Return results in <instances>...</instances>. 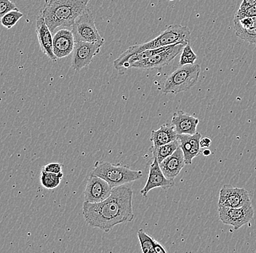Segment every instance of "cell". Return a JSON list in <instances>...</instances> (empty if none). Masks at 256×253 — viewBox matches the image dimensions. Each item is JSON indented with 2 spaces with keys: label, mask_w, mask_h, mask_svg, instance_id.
I'll use <instances>...</instances> for the list:
<instances>
[{
  "label": "cell",
  "mask_w": 256,
  "mask_h": 253,
  "mask_svg": "<svg viewBox=\"0 0 256 253\" xmlns=\"http://www.w3.org/2000/svg\"><path fill=\"white\" fill-rule=\"evenodd\" d=\"M252 205L250 196L246 189L225 185L219 193L218 206L241 208Z\"/></svg>",
  "instance_id": "obj_10"
},
{
  "label": "cell",
  "mask_w": 256,
  "mask_h": 253,
  "mask_svg": "<svg viewBox=\"0 0 256 253\" xmlns=\"http://www.w3.org/2000/svg\"><path fill=\"white\" fill-rule=\"evenodd\" d=\"M72 32L75 42H105L96 27L95 19L92 16V11L88 8L76 19L72 25Z\"/></svg>",
  "instance_id": "obj_6"
},
{
  "label": "cell",
  "mask_w": 256,
  "mask_h": 253,
  "mask_svg": "<svg viewBox=\"0 0 256 253\" xmlns=\"http://www.w3.org/2000/svg\"><path fill=\"white\" fill-rule=\"evenodd\" d=\"M200 73V65L180 66L166 78L161 91L164 94H177L188 91L198 83Z\"/></svg>",
  "instance_id": "obj_5"
},
{
  "label": "cell",
  "mask_w": 256,
  "mask_h": 253,
  "mask_svg": "<svg viewBox=\"0 0 256 253\" xmlns=\"http://www.w3.org/2000/svg\"><path fill=\"white\" fill-rule=\"evenodd\" d=\"M190 40L191 31L188 27L179 25H170L164 32L160 34L159 36L152 40L151 41L143 44H136L130 46L114 61V66L118 71L128 58L134 54H140L146 50L158 49L176 44L186 45L187 43H190Z\"/></svg>",
  "instance_id": "obj_3"
},
{
  "label": "cell",
  "mask_w": 256,
  "mask_h": 253,
  "mask_svg": "<svg viewBox=\"0 0 256 253\" xmlns=\"http://www.w3.org/2000/svg\"><path fill=\"white\" fill-rule=\"evenodd\" d=\"M196 59H198V56L194 52L190 43H187L182 50L179 65L180 66L194 65Z\"/></svg>",
  "instance_id": "obj_24"
},
{
  "label": "cell",
  "mask_w": 256,
  "mask_h": 253,
  "mask_svg": "<svg viewBox=\"0 0 256 253\" xmlns=\"http://www.w3.org/2000/svg\"><path fill=\"white\" fill-rule=\"evenodd\" d=\"M15 10H18L16 7L15 3L10 0H0V20L4 17L8 13Z\"/></svg>",
  "instance_id": "obj_26"
},
{
  "label": "cell",
  "mask_w": 256,
  "mask_h": 253,
  "mask_svg": "<svg viewBox=\"0 0 256 253\" xmlns=\"http://www.w3.org/2000/svg\"><path fill=\"white\" fill-rule=\"evenodd\" d=\"M247 17H256V4L255 6L251 7L246 8V9H240L235 14L234 19L236 20Z\"/></svg>",
  "instance_id": "obj_25"
},
{
  "label": "cell",
  "mask_w": 256,
  "mask_h": 253,
  "mask_svg": "<svg viewBox=\"0 0 256 253\" xmlns=\"http://www.w3.org/2000/svg\"><path fill=\"white\" fill-rule=\"evenodd\" d=\"M218 214L219 218L224 224L238 230L254 218V209L252 205L241 208L218 206Z\"/></svg>",
  "instance_id": "obj_9"
},
{
  "label": "cell",
  "mask_w": 256,
  "mask_h": 253,
  "mask_svg": "<svg viewBox=\"0 0 256 253\" xmlns=\"http://www.w3.org/2000/svg\"><path fill=\"white\" fill-rule=\"evenodd\" d=\"M142 246V252L144 253H154V238L144 231V229H140L137 233Z\"/></svg>",
  "instance_id": "obj_22"
},
{
  "label": "cell",
  "mask_w": 256,
  "mask_h": 253,
  "mask_svg": "<svg viewBox=\"0 0 256 253\" xmlns=\"http://www.w3.org/2000/svg\"><path fill=\"white\" fill-rule=\"evenodd\" d=\"M36 33L42 51L52 62H56V57L52 47V33L49 30L44 18L40 14L36 22Z\"/></svg>",
  "instance_id": "obj_15"
},
{
  "label": "cell",
  "mask_w": 256,
  "mask_h": 253,
  "mask_svg": "<svg viewBox=\"0 0 256 253\" xmlns=\"http://www.w3.org/2000/svg\"><path fill=\"white\" fill-rule=\"evenodd\" d=\"M183 151L180 147L160 163V169L166 177L174 180L185 166Z\"/></svg>",
  "instance_id": "obj_16"
},
{
  "label": "cell",
  "mask_w": 256,
  "mask_h": 253,
  "mask_svg": "<svg viewBox=\"0 0 256 253\" xmlns=\"http://www.w3.org/2000/svg\"><path fill=\"white\" fill-rule=\"evenodd\" d=\"M201 137L202 134L199 132L194 134H178V140L183 151L186 165L192 164L194 158L201 153Z\"/></svg>",
  "instance_id": "obj_14"
},
{
  "label": "cell",
  "mask_w": 256,
  "mask_h": 253,
  "mask_svg": "<svg viewBox=\"0 0 256 253\" xmlns=\"http://www.w3.org/2000/svg\"><path fill=\"white\" fill-rule=\"evenodd\" d=\"M179 147H180V144L177 139L175 141L161 146L152 147V152L154 157H155L158 159V162L160 163L163 160L172 155Z\"/></svg>",
  "instance_id": "obj_20"
},
{
  "label": "cell",
  "mask_w": 256,
  "mask_h": 253,
  "mask_svg": "<svg viewBox=\"0 0 256 253\" xmlns=\"http://www.w3.org/2000/svg\"><path fill=\"white\" fill-rule=\"evenodd\" d=\"M199 123L198 118L182 110L176 112L171 121L178 134H194Z\"/></svg>",
  "instance_id": "obj_17"
},
{
  "label": "cell",
  "mask_w": 256,
  "mask_h": 253,
  "mask_svg": "<svg viewBox=\"0 0 256 253\" xmlns=\"http://www.w3.org/2000/svg\"><path fill=\"white\" fill-rule=\"evenodd\" d=\"M256 4V0H242L240 9H246V8L251 7V6H255Z\"/></svg>",
  "instance_id": "obj_30"
},
{
  "label": "cell",
  "mask_w": 256,
  "mask_h": 253,
  "mask_svg": "<svg viewBox=\"0 0 256 253\" xmlns=\"http://www.w3.org/2000/svg\"><path fill=\"white\" fill-rule=\"evenodd\" d=\"M23 17L24 14L19 10H15L8 13L4 17L2 18L0 23L8 30H10Z\"/></svg>",
  "instance_id": "obj_23"
},
{
  "label": "cell",
  "mask_w": 256,
  "mask_h": 253,
  "mask_svg": "<svg viewBox=\"0 0 256 253\" xmlns=\"http://www.w3.org/2000/svg\"><path fill=\"white\" fill-rule=\"evenodd\" d=\"M75 40L71 30H60L52 37L54 52L58 59L68 57L74 49Z\"/></svg>",
  "instance_id": "obj_13"
},
{
  "label": "cell",
  "mask_w": 256,
  "mask_h": 253,
  "mask_svg": "<svg viewBox=\"0 0 256 253\" xmlns=\"http://www.w3.org/2000/svg\"><path fill=\"white\" fill-rule=\"evenodd\" d=\"M105 42L88 43V42H75L74 49L72 59V67L76 72L81 71L88 67L96 55L100 53V49Z\"/></svg>",
  "instance_id": "obj_7"
},
{
  "label": "cell",
  "mask_w": 256,
  "mask_h": 253,
  "mask_svg": "<svg viewBox=\"0 0 256 253\" xmlns=\"http://www.w3.org/2000/svg\"><path fill=\"white\" fill-rule=\"evenodd\" d=\"M184 44H176L168 46L167 49L158 54H154L152 57L136 62L132 65V68L142 70H160L164 66L169 65L179 54L182 53Z\"/></svg>",
  "instance_id": "obj_8"
},
{
  "label": "cell",
  "mask_w": 256,
  "mask_h": 253,
  "mask_svg": "<svg viewBox=\"0 0 256 253\" xmlns=\"http://www.w3.org/2000/svg\"><path fill=\"white\" fill-rule=\"evenodd\" d=\"M112 189L110 184L98 176L88 177L84 190V201L90 203L102 202L111 195Z\"/></svg>",
  "instance_id": "obj_11"
},
{
  "label": "cell",
  "mask_w": 256,
  "mask_h": 253,
  "mask_svg": "<svg viewBox=\"0 0 256 253\" xmlns=\"http://www.w3.org/2000/svg\"><path fill=\"white\" fill-rule=\"evenodd\" d=\"M202 154L204 155V156H209V155L211 154L210 150L208 148L204 149L202 151Z\"/></svg>",
  "instance_id": "obj_31"
},
{
  "label": "cell",
  "mask_w": 256,
  "mask_h": 253,
  "mask_svg": "<svg viewBox=\"0 0 256 253\" xmlns=\"http://www.w3.org/2000/svg\"><path fill=\"white\" fill-rule=\"evenodd\" d=\"M175 185L174 180L168 179L164 176L160 169V163L158 159L154 157V161L150 168L148 179L145 186L140 190V194L144 197H147L150 191L154 188H162L168 190Z\"/></svg>",
  "instance_id": "obj_12"
},
{
  "label": "cell",
  "mask_w": 256,
  "mask_h": 253,
  "mask_svg": "<svg viewBox=\"0 0 256 253\" xmlns=\"http://www.w3.org/2000/svg\"><path fill=\"white\" fill-rule=\"evenodd\" d=\"M178 139V134L172 124L164 123L158 130L152 131L150 141L153 142V146L158 147L166 145Z\"/></svg>",
  "instance_id": "obj_19"
},
{
  "label": "cell",
  "mask_w": 256,
  "mask_h": 253,
  "mask_svg": "<svg viewBox=\"0 0 256 253\" xmlns=\"http://www.w3.org/2000/svg\"><path fill=\"white\" fill-rule=\"evenodd\" d=\"M211 142H212V140L209 137H201V139H200V147H201V148H209L211 145Z\"/></svg>",
  "instance_id": "obj_28"
},
{
  "label": "cell",
  "mask_w": 256,
  "mask_h": 253,
  "mask_svg": "<svg viewBox=\"0 0 256 253\" xmlns=\"http://www.w3.org/2000/svg\"><path fill=\"white\" fill-rule=\"evenodd\" d=\"M42 169L46 172L60 173L62 172V165L57 162L50 163L46 165Z\"/></svg>",
  "instance_id": "obj_27"
},
{
  "label": "cell",
  "mask_w": 256,
  "mask_h": 253,
  "mask_svg": "<svg viewBox=\"0 0 256 253\" xmlns=\"http://www.w3.org/2000/svg\"><path fill=\"white\" fill-rule=\"evenodd\" d=\"M169 1H174V0H169Z\"/></svg>",
  "instance_id": "obj_32"
},
{
  "label": "cell",
  "mask_w": 256,
  "mask_h": 253,
  "mask_svg": "<svg viewBox=\"0 0 256 253\" xmlns=\"http://www.w3.org/2000/svg\"><path fill=\"white\" fill-rule=\"evenodd\" d=\"M90 0H44L40 11L48 28L54 33L58 27H72L88 8Z\"/></svg>",
  "instance_id": "obj_2"
},
{
  "label": "cell",
  "mask_w": 256,
  "mask_h": 253,
  "mask_svg": "<svg viewBox=\"0 0 256 253\" xmlns=\"http://www.w3.org/2000/svg\"><path fill=\"white\" fill-rule=\"evenodd\" d=\"M154 252L156 253L167 252V250L164 249V246L156 240H155L154 244Z\"/></svg>",
  "instance_id": "obj_29"
},
{
  "label": "cell",
  "mask_w": 256,
  "mask_h": 253,
  "mask_svg": "<svg viewBox=\"0 0 256 253\" xmlns=\"http://www.w3.org/2000/svg\"><path fill=\"white\" fill-rule=\"evenodd\" d=\"M90 174L100 177L106 181L112 188H115L139 180L143 176V172L132 170L126 165L98 161L96 163Z\"/></svg>",
  "instance_id": "obj_4"
},
{
  "label": "cell",
  "mask_w": 256,
  "mask_h": 253,
  "mask_svg": "<svg viewBox=\"0 0 256 253\" xmlns=\"http://www.w3.org/2000/svg\"><path fill=\"white\" fill-rule=\"evenodd\" d=\"M63 177V172H49L42 169L41 172V176H40V181H41L42 185L44 188L50 190V189L57 188L60 185Z\"/></svg>",
  "instance_id": "obj_21"
},
{
  "label": "cell",
  "mask_w": 256,
  "mask_h": 253,
  "mask_svg": "<svg viewBox=\"0 0 256 253\" xmlns=\"http://www.w3.org/2000/svg\"><path fill=\"white\" fill-rule=\"evenodd\" d=\"M234 29L236 36L243 41L256 44V17L234 19Z\"/></svg>",
  "instance_id": "obj_18"
},
{
  "label": "cell",
  "mask_w": 256,
  "mask_h": 253,
  "mask_svg": "<svg viewBox=\"0 0 256 253\" xmlns=\"http://www.w3.org/2000/svg\"><path fill=\"white\" fill-rule=\"evenodd\" d=\"M132 190L126 185L112 189L111 195L102 202L84 201L82 213L88 225L104 232L134 218L132 209Z\"/></svg>",
  "instance_id": "obj_1"
}]
</instances>
